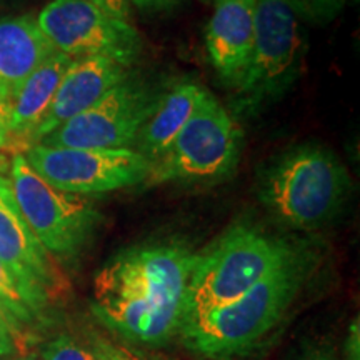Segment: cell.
Wrapping results in <instances>:
<instances>
[{
  "label": "cell",
  "mask_w": 360,
  "mask_h": 360,
  "mask_svg": "<svg viewBox=\"0 0 360 360\" xmlns=\"http://www.w3.org/2000/svg\"><path fill=\"white\" fill-rule=\"evenodd\" d=\"M179 0H132V7L142 12H157L172 7Z\"/></svg>",
  "instance_id": "d4e9b609"
},
{
  "label": "cell",
  "mask_w": 360,
  "mask_h": 360,
  "mask_svg": "<svg viewBox=\"0 0 360 360\" xmlns=\"http://www.w3.org/2000/svg\"><path fill=\"white\" fill-rule=\"evenodd\" d=\"M53 52L37 17L19 15L0 20V98L11 105L17 89Z\"/></svg>",
  "instance_id": "5bb4252c"
},
{
  "label": "cell",
  "mask_w": 360,
  "mask_h": 360,
  "mask_svg": "<svg viewBox=\"0 0 360 360\" xmlns=\"http://www.w3.org/2000/svg\"><path fill=\"white\" fill-rule=\"evenodd\" d=\"M94 6H97L114 19L130 22L132 15V0H90Z\"/></svg>",
  "instance_id": "7402d4cb"
},
{
  "label": "cell",
  "mask_w": 360,
  "mask_h": 360,
  "mask_svg": "<svg viewBox=\"0 0 360 360\" xmlns=\"http://www.w3.org/2000/svg\"><path fill=\"white\" fill-rule=\"evenodd\" d=\"M244 134L227 109L202 89L187 124L150 165L147 182L209 184L236 172Z\"/></svg>",
  "instance_id": "5b68a950"
},
{
  "label": "cell",
  "mask_w": 360,
  "mask_h": 360,
  "mask_svg": "<svg viewBox=\"0 0 360 360\" xmlns=\"http://www.w3.org/2000/svg\"><path fill=\"white\" fill-rule=\"evenodd\" d=\"M344 360H360V327L359 319L350 323L344 347Z\"/></svg>",
  "instance_id": "603a6c76"
},
{
  "label": "cell",
  "mask_w": 360,
  "mask_h": 360,
  "mask_svg": "<svg viewBox=\"0 0 360 360\" xmlns=\"http://www.w3.org/2000/svg\"><path fill=\"white\" fill-rule=\"evenodd\" d=\"M0 321H4L6 323H8V326H11L13 330H15L17 323H19V321H17V319L13 317V314L7 309V305L4 304L2 300H0Z\"/></svg>",
  "instance_id": "4316f807"
},
{
  "label": "cell",
  "mask_w": 360,
  "mask_h": 360,
  "mask_svg": "<svg viewBox=\"0 0 360 360\" xmlns=\"http://www.w3.org/2000/svg\"><path fill=\"white\" fill-rule=\"evenodd\" d=\"M15 360H37L35 357H22V359H15Z\"/></svg>",
  "instance_id": "83f0119b"
},
{
  "label": "cell",
  "mask_w": 360,
  "mask_h": 360,
  "mask_svg": "<svg viewBox=\"0 0 360 360\" xmlns=\"http://www.w3.org/2000/svg\"><path fill=\"white\" fill-rule=\"evenodd\" d=\"M295 360H339L337 352L328 342H310L304 345Z\"/></svg>",
  "instance_id": "44dd1931"
},
{
  "label": "cell",
  "mask_w": 360,
  "mask_h": 360,
  "mask_svg": "<svg viewBox=\"0 0 360 360\" xmlns=\"http://www.w3.org/2000/svg\"><path fill=\"white\" fill-rule=\"evenodd\" d=\"M13 328L0 321V357L11 355L15 350V342H13Z\"/></svg>",
  "instance_id": "cb8c5ba5"
},
{
  "label": "cell",
  "mask_w": 360,
  "mask_h": 360,
  "mask_svg": "<svg viewBox=\"0 0 360 360\" xmlns=\"http://www.w3.org/2000/svg\"><path fill=\"white\" fill-rule=\"evenodd\" d=\"M312 260L294 252L233 302L215 309L179 332L193 354L227 360L249 354L282 321L307 281Z\"/></svg>",
  "instance_id": "7a4b0ae2"
},
{
  "label": "cell",
  "mask_w": 360,
  "mask_h": 360,
  "mask_svg": "<svg viewBox=\"0 0 360 360\" xmlns=\"http://www.w3.org/2000/svg\"><path fill=\"white\" fill-rule=\"evenodd\" d=\"M8 184L22 217L44 249L58 259L77 257L102 220L92 202L45 182L24 154L12 157Z\"/></svg>",
  "instance_id": "52a82bcc"
},
{
  "label": "cell",
  "mask_w": 360,
  "mask_h": 360,
  "mask_svg": "<svg viewBox=\"0 0 360 360\" xmlns=\"http://www.w3.org/2000/svg\"><path fill=\"white\" fill-rule=\"evenodd\" d=\"M200 92L202 89L195 82H179L162 92L154 110L137 135L134 150L142 154L150 164L160 159L187 124Z\"/></svg>",
  "instance_id": "2e32d148"
},
{
  "label": "cell",
  "mask_w": 360,
  "mask_h": 360,
  "mask_svg": "<svg viewBox=\"0 0 360 360\" xmlns=\"http://www.w3.org/2000/svg\"><path fill=\"white\" fill-rule=\"evenodd\" d=\"M0 260L29 290L49 300L57 285L51 254L30 231L13 199L11 184L0 175Z\"/></svg>",
  "instance_id": "7c38bea8"
},
{
  "label": "cell",
  "mask_w": 360,
  "mask_h": 360,
  "mask_svg": "<svg viewBox=\"0 0 360 360\" xmlns=\"http://www.w3.org/2000/svg\"><path fill=\"white\" fill-rule=\"evenodd\" d=\"M307 39L285 0H255L254 44L237 85V109L254 112L282 96L302 70Z\"/></svg>",
  "instance_id": "8992f818"
},
{
  "label": "cell",
  "mask_w": 360,
  "mask_h": 360,
  "mask_svg": "<svg viewBox=\"0 0 360 360\" xmlns=\"http://www.w3.org/2000/svg\"><path fill=\"white\" fill-rule=\"evenodd\" d=\"M11 143V130H8V103L0 98V150Z\"/></svg>",
  "instance_id": "484cf974"
},
{
  "label": "cell",
  "mask_w": 360,
  "mask_h": 360,
  "mask_svg": "<svg viewBox=\"0 0 360 360\" xmlns=\"http://www.w3.org/2000/svg\"><path fill=\"white\" fill-rule=\"evenodd\" d=\"M72 62L74 60L64 53L53 52L17 89L8 105L11 142L20 141L25 146V150L32 146L35 130L42 124Z\"/></svg>",
  "instance_id": "9a60e30c"
},
{
  "label": "cell",
  "mask_w": 360,
  "mask_h": 360,
  "mask_svg": "<svg viewBox=\"0 0 360 360\" xmlns=\"http://www.w3.org/2000/svg\"><path fill=\"white\" fill-rule=\"evenodd\" d=\"M42 360H96L92 350L84 347L70 335H58L45 344L42 349Z\"/></svg>",
  "instance_id": "d6986e66"
},
{
  "label": "cell",
  "mask_w": 360,
  "mask_h": 360,
  "mask_svg": "<svg viewBox=\"0 0 360 360\" xmlns=\"http://www.w3.org/2000/svg\"><path fill=\"white\" fill-rule=\"evenodd\" d=\"M204 2H207V0H204Z\"/></svg>",
  "instance_id": "f1b7e54d"
},
{
  "label": "cell",
  "mask_w": 360,
  "mask_h": 360,
  "mask_svg": "<svg viewBox=\"0 0 360 360\" xmlns=\"http://www.w3.org/2000/svg\"><path fill=\"white\" fill-rule=\"evenodd\" d=\"M195 257L186 245L172 242L120 252L97 272L92 312L130 344H167L182 326Z\"/></svg>",
  "instance_id": "6da1fadb"
},
{
  "label": "cell",
  "mask_w": 360,
  "mask_h": 360,
  "mask_svg": "<svg viewBox=\"0 0 360 360\" xmlns=\"http://www.w3.org/2000/svg\"><path fill=\"white\" fill-rule=\"evenodd\" d=\"M37 24L53 51L72 60L110 57L134 67L142 51L139 30L101 11L90 0H51Z\"/></svg>",
  "instance_id": "30bf717a"
},
{
  "label": "cell",
  "mask_w": 360,
  "mask_h": 360,
  "mask_svg": "<svg viewBox=\"0 0 360 360\" xmlns=\"http://www.w3.org/2000/svg\"><path fill=\"white\" fill-rule=\"evenodd\" d=\"M294 249L289 242L249 225L229 229L209 250L197 254L188 278L180 330L244 295Z\"/></svg>",
  "instance_id": "277c9868"
},
{
  "label": "cell",
  "mask_w": 360,
  "mask_h": 360,
  "mask_svg": "<svg viewBox=\"0 0 360 360\" xmlns=\"http://www.w3.org/2000/svg\"><path fill=\"white\" fill-rule=\"evenodd\" d=\"M89 349L92 350L96 360H155L139 349L125 344H115L102 335H94Z\"/></svg>",
  "instance_id": "ffe728a7"
},
{
  "label": "cell",
  "mask_w": 360,
  "mask_h": 360,
  "mask_svg": "<svg viewBox=\"0 0 360 360\" xmlns=\"http://www.w3.org/2000/svg\"><path fill=\"white\" fill-rule=\"evenodd\" d=\"M160 90L130 74L87 110L72 117L40 141L47 147L134 148Z\"/></svg>",
  "instance_id": "9c48e42d"
},
{
  "label": "cell",
  "mask_w": 360,
  "mask_h": 360,
  "mask_svg": "<svg viewBox=\"0 0 360 360\" xmlns=\"http://www.w3.org/2000/svg\"><path fill=\"white\" fill-rule=\"evenodd\" d=\"M255 27V0H215L207 27V52L225 84L237 87L249 64Z\"/></svg>",
  "instance_id": "4fadbf2b"
},
{
  "label": "cell",
  "mask_w": 360,
  "mask_h": 360,
  "mask_svg": "<svg viewBox=\"0 0 360 360\" xmlns=\"http://www.w3.org/2000/svg\"><path fill=\"white\" fill-rule=\"evenodd\" d=\"M352 192V179L334 152L302 143L270 160L259 177V199L285 227L317 231L332 222Z\"/></svg>",
  "instance_id": "3957f363"
},
{
  "label": "cell",
  "mask_w": 360,
  "mask_h": 360,
  "mask_svg": "<svg viewBox=\"0 0 360 360\" xmlns=\"http://www.w3.org/2000/svg\"><path fill=\"white\" fill-rule=\"evenodd\" d=\"M132 74V67L110 57L75 58L58 85L56 97L35 130L32 146L72 117L87 110L98 98ZM30 146V147H32Z\"/></svg>",
  "instance_id": "8fae6325"
},
{
  "label": "cell",
  "mask_w": 360,
  "mask_h": 360,
  "mask_svg": "<svg viewBox=\"0 0 360 360\" xmlns=\"http://www.w3.org/2000/svg\"><path fill=\"white\" fill-rule=\"evenodd\" d=\"M27 164L58 191L77 195L114 192L147 182L150 162L134 148H69L35 143Z\"/></svg>",
  "instance_id": "ba28073f"
},
{
  "label": "cell",
  "mask_w": 360,
  "mask_h": 360,
  "mask_svg": "<svg viewBox=\"0 0 360 360\" xmlns=\"http://www.w3.org/2000/svg\"><path fill=\"white\" fill-rule=\"evenodd\" d=\"M299 19L312 24H328L344 11L347 0H285Z\"/></svg>",
  "instance_id": "ac0fdd59"
},
{
  "label": "cell",
  "mask_w": 360,
  "mask_h": 360,
  "mask_svg": "<svg viewBox=\"0 0 360 360\" xmlns=\"http://www.w3.org/2000/svg\"><path fill=\"white\" fill-rule=\"evenodd\" d=\"M0 300L7 305V309L19 322L32 321L34 315L44 312L49 302L27 289L2 260H0Z\"/></svg>",
  "instance_id": "e0dca14e"
}]
</instances>
